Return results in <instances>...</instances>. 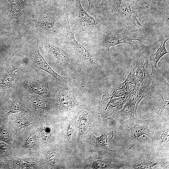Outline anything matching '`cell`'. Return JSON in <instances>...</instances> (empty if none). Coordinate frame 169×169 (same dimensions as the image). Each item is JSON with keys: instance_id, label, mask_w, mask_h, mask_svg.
Returning a JSON list of instances; mask_svg holds the SVG:
<instances>
[{"instance_id": "obj_1", "label": "cell", "mask_w": 169, "mask_h": 169, "mask_svg": "<svg viewBox=\"0 0 169 169\" xmlns=\"http://www.w3.org/2000/svg\"><path fill=\"white\" fill-rule=\"evenodd\" d=\"M115 24L140 33L143 26L138 19L136 7L139 5L133 0H106Z\"/></svg>"}, {"instance_id": "obj_2", "label": "cell", "mask_w": 169, "mask_h": 169, "mask_svg": "<svg viewBox=\"0 0 169 169\" xmlns=\"http://www.w3.org/2000/svg\"><path fill=\"white\" fill-rule=\"evenodd\" d=\"M99 39V44L105 48L109 52L112 46L120 44L132 45V42L134 40H138L149 45L140 33L116 24L103 30L100 35Z\"/></svg>"}, {"instance_id": "obj_3", "label": "cell", "mask_w": 169, "mask_h": 169, "mask_svg": "<svg viewBox=\"0 0 169 169\" xmlns=\"http://www.w3.org/2000/svg\"><path fill=\"white\" fill-rule=\"evenodd\" d=\"M38 41L32 40L26 44V51L31 63L35 67L43 70L53 76L58 81L65 79L56 73L49 65L41 54L38 46Z\"/></svg>"}, {"instance_id": "obj_4", "label": "cell", "mask_w": 169, "mask_h": 169, "mask_svg": "<svg viewBox=\"0 0 169 169\" xmlns=\"http://www.w3.org/2000/svg\"><path fill=\"white\" fill-rule=\"evenodd\" d=\"M126 166L131 169H152L158 165H169V158H161L155 154H140L126 160Z\"/></svg>"}, {"instance_id": "obj_5", "label": "cell", "mask_w": 169, "mask_h": 169, "mask_svg": "<svg viewBox=\"0 0 169 169\" xmlns=\"http://www.w3.org/2000/svg\"><path fill=\"white\" fill-rule=\"evenodd\" d=\"M75 9L73 29L78 33L87 31L96 24L95 18L83 8L81 0H75Z\"/></svg>"}, {"instance_id": "obj_6", "label": "cell", "mask_w": 169, "mask_h": 169, "mask_svg": "<svg viewBox=\"0 0 169 169\" xmlns=\"http://www.w3.org/2000/svg\"><path fill=\"white\" fill-rule=\"evenodd\" d=\"M154 119L153 116L144 120H140L136 117H133L123 121L126 127L130 129L131 137L132 140H137L141 136L145 135L153 141L154 139L148 126L149 124L153 122Z\"/></svg>"}, {"instance_id": "obj_7", "label": "cell", "mask_w": 169, "mask_h": 169, "mask_svg": "<svg viewBox=\"0 0 169 169\" xmlns=\"http://www.w3.org/2000/svg\"><path fill=\"white\" fill-rule=\"evenodd\" d=\"M149 65L148 58L142 53L137 54L132 59L131 66L135 74L141 84L145 85L153 84L152 79L148 72Z\"/></svg>"}, {"instance_id": "obj_8", "label": "cell", "mask_w": 169, "mask_h": 169, "mask_svg": "<svg viewBox=\"0 0 169 169\" xmlns=\"http://www.w3.org/2000/svg\"><path fill=\"white\" fill-rule=\"evenodd\" d=\"M132 97L129 95L112 98L102 99L98 106L99 112L102 117L112 116L121 110L126 103Z\"/></svg>"}, {"instance_id": "obj_9", "label": "cell", "mask_w": 169, "mask_h": 169, "mask_svg": "<svg viewBox=\"0 0 169 169\" xmlns=\"http://www.w3.org/2000/svg\"><path fill=\"white\" fill-rule=\"evenodd\" d=\"M169 39L168 38L164 41H161L160 46L157 51L155 53L151 55L148 58L149 65L152 68L150 75L152 79L153 83L154 82L161 81L162 80V77L161 70L157 67V64L161 57L169 53L167 51L165 46L166 42Z\"/></svg>"}, {"instance_id": "obj_10", "label": "cell", "mask_w": 169, "mask_h": 169, "mask_svg": "<svg viewBox=\"0 0 169 169\" xmlns=\"http://www.w3.org/2000/svg\"><path fill=\"white\" fill-rule=\"evenodd\" d=\"M154 101V105L151 113L154 119L162 116L169 120V101L166 100L162 93L155 90L151 95Z\"/></svg>"}, {"instance_id": "obj_11", "label": "cell", "mask_w": 169, "mask_h": 169, "mask_svg": "<svg viewBox=\"0 0 169 169\" xmlns=\"http://www.w3.org/2000/svg\"><path fill=\"white\" fill-rule=\"evenodd\" d=\"M139 103L132 97L126 103L121 110L115 112L111 116L115 121L120 122L133 117H136V110Z\"/></svg>"}, {"instance_id": "obj_12", "label": "cell", "mask_w": 169, "mask_h": 169, "mask_svg": "<svg viewBox=\"0 0 169 169\" xmlns=\"http://www.w3.org/2000/svg\"><path fill=\"white\" fill-rule=\"evenodd\" d=\"M113 136V131H112L111 137L109 138H108L107 135L105 134H102L100 136L96 137L92 133H90V136L93 141V144L97 150L104 154H109L113 156L122 157L117 151L115 150H111L108 147V140L112 139Z\"/></svg>"}, {"instance_id": "obj_13", "label": "cell", "mask_w": 169, "mask_h": 169, "mask_svg": "<svg viewBox=\"0 0 169 169\" xmlns=\"http://www.w3.org/2000/svg\"><path fill=\"white\" fill-rule=\"evenodd\" d=\"M152 141L155 147L158 150L169 152V129L168 125L160 131H154Z\"/></svg>"}, {"instance_id": "obj_14", "label": "cell", "mask_w": 169, "mask_h": 169, "mask_svg": "<svg viewBox=\"0 0 169 169\" xmlns=\"http://www.w3.org/2000/svg\"><path fill=\"white\" fill-rule=\"evenodd\" d=\"M45 46L50 55L55 61L63 65L69 64V57L64 50L49 43H46Z\"/></svg>"}, {"instance_id": "obj_15", "label": "cell", "mask_w": 169, "mask_h": 169, "mask_svg": "<svg viewBox=\"0 0 169 169\" xmlns=\"http://www.w3.org/2000/svg\"><path fill=\"white\" fill-rule=\"evenodd\" d=\"M123 83L127 90L128 95L131 97L135 95L140 87L141 83L136 76L134 69L131 65L130 72Z\"/></svg>"}, {"instance_id": "obj_16", "label": "cell", "mask_w": 169, "mask_h": 169, "mask_svg": "<svg viewBox=\"0 0 169 169\" xmlns=\"http://www.w3.org/2000/svg\"><path fill=\"white\" fill-rule=\"evenodd\" d=\"M56 21L49 14L46 13H41L35 22L36 26L47 31L55 32L54 25Z\"/></svg>"}, {"instance_id": "obj_17", "label": "cell", "mask_w": 169, "mask_h": 169, "mask_svg": "<svg viewBox=\"0 0 169 169\" xmlns=\"http://www.w3.org/2000/svg\"><path fill=\"white\" fill-rule=\"evenodd\" d=\"M60 103L61 106L65 109H69L74 107L77 100L72 92L61 89Z\"/></svg>"}, {"instance_id": "obj_18", "label": "cell", "mask_w": 169, "mask_h": 169, "mask_svg": "<svg viewBox=\"0 0 169 169\" xmlns=\"http://www.w3.org/2000/svg\"><path fill=\"white\" fill-rule=\"evenodd\" d=\"M128 95L127 90L123 83H117L112 87L102 98L111 99Z\"/></svg>"}, {"instance_id": "obj_19", "label": "cell", "mask_w": 169, "mask_h": 169, "mask_svg": "<svg viewBox=\"0 0 169 169\" xmlns=\"http://www.w3.org/2000/svg\"><path fill=\"white\" fill-rule=\"evenodd\" d=\"M26 86L29 91L36 94L44 95L49 92L46 85L40 82L29 81L26 84Z\"/></svg>"}, {"instance_id": "obj_20", "label": "cell", "mask_w": 169, "mask_h": 169, "mask_svg": "<svg viewBox=\"0 0 169 169\" xmlns=\"http://www.w3.org/2000/svg\"><path fill=\"white\" fill-rule=\"evenodd\" d=\"M18 71V69L16 68L9 70L3 77L0 84L1 87L3 88H7L10 87Z\"/></svg>"}, {"instance_id": "obj_21", "label": "cell", "mask_w": 169, "mask_h": 169, "mask_svg": "<svg viewBox=\"0 0 169 169\" xmlns=\"http://www.w3.org/2000/svg\"><path fill=\"white\" fill-rule=\"evenodd\" d=\"M25 4L24 0H13L11 8V12L13 18L17 19L21 10Z\"/></svg>"}, {"instance_id": "obj_22", "label": "cell", "mask_w": 169, "mask_h": 169, "mask_svg": "<svg viewBox=\"0 0 169 169\" xmlns=\"http://www.w3.org/2000/svg\"><path fill=\"white\" fill-rule=\"evenodd\" d=\"M88 115L87 112L84 111L80 115V123L79 127V136H82L84 133L86 126V117Z\"/></svg>"}, {"instance_id": "obj_23", "label": "cell", "mask_w": 169, "mask_h": 169, "mask_svg": "<svg viewBox=\"0 0 169 169\" xmlns=\"http://www.w3.org/2000/svg\"><path fill=\"white\" fill-rule=\"evenodd\" d=\"M89 3L88 7L86 10L88 11L99 8L106 0H88Z\"/></svg>"}, {"instance_id": "obj_24", "label": "cell", "mask_w": 169, "mask_h": 169, "mask_svg": "<svg viewBox=\"0 0 169 169\" xmlns=\"http://www.w3.org/2000/svg\"><path fill=\"white\" fill-rule=\"evenodd\" d=\"M33 105L36 108L43 109L46 107L45 103L41 99L38 98H34L32 101Z\"/></svg>"}, {"instance_id": "obj_25", "label": "cell", "mask_w": 169, "mask_h": 169, "mask_svg": "<svg viewBox=\"0 0 169 169\" xmlns=\"http://www.w3.org/2000/svg\"><path fill=\"white\" fill-rule=\"evenodd\" d=\"M19 163L22 166H29L33 163V161L30 158H26L21 159L19 161Z\"/></svg>"}, {"instance_id": "obj_26", "label": "cell", "mask_w": 169, "mask_h": 169, "mask_svg": "<svg viewBox=\"0 0 169 169\" xmlns=\"http://www.w3.org/2000/svg\"><path fill=\"white\" fill-rule=\"evenodd\" d=\"M35 141L34 135H32L29 137L26 142V146L28 148H31L34 145Z\"/></svg>"}, {"instance_id": "obj_27", "label": "cell", "mask_w": 169, "mask_h": 169, "mask_svg": "<svg viewBox=\"0 0 169 169\" xmlns=\"http://www.w3.org/2000/svg\"><path fill=\"white\" fill-rule=\"evenodd\" d=\"M74 127V124L72 120L70 121L67 129V135L68 137L70 138L72 135Z\"/></svg>"}, {"instance_id": "obj_28", "label": "cell", "mask_w": 169, "mask_h": 169, "mask_svg": "<svg viewBox=\"0 0 169 169\" xmlns=\"http://www.w3.org/2000/svg\"><path fill=\"white\" fill-rule=\"evenodd\" d=\"M57 156V154L55 152H53L49 154L47 157V160L50 163H54L55 162Z\"/></svg>"}, {"instance_id": "obj_29", "label": "cell", "mask_w": 169, "mask_h": 169, "mask_svg": "<svg viewBox=\"0 0 169 169\" xmlns=\"http://www.w3.org/2000/svg\"><path fill=\"white\" fill-rule=\"evenodd\" d=\"M9 136L8 132L5 130H3L0 131V139L6 140L8 139Z\"/></svg>"}, {"instance_id": "obj_30", "label": "cell", "mask_w": 169, "mask_h": 169, "mask_svg": "<svg viewBox=\"0 0 169 169\" xmlns=\"http://www.w3.org/2000/svg\"><path fill=\"white\" fill-rule=\"evenodd\" d=\"M16 124L20 127H23L26 124V121L22 119H18L16 121Z\"/></svg>"}, {"instance_id": "obj_31", "label": "cell", "mask_w": 169, "mask_h": 169, "mask_svg": "<svg viewBox=\"0 0 169 169\" xmlns=\"http://www.w3.org/2000/svg\"><path fill=\"white\" fill-rule=\"evenodd\" d=\"M19 105L17 104H13L10 107V110L11 111L14 112L19 109Z\"/></svg>"}, {"instance_id": "obj_32", "label": "cell", "mask_w": 169, "mask_h": 169, "mask_svg": "<svg viewBox=\"0 0 169 169\" xmlns=\"http://www.w3.org/2000/svg\"><path fill=\"white\" fill-rule=\"evenodd\" d=\"M44 139L45 140H47L49 139L50 135L49 133L45 132L44 134Z\"/></svg>"}, {"instance_id": "obj_33", "label": "cell", "mask_w": 169, "mask_h": 169, "mask_svg": "<svg viewBox=\"0 0 169 169\" xmlns=\"http://www.w3.org/2000/svg\"><path fill=\"white\" fill-rule=\"evenodd\" d=\"M0 148L3 150H6L8 148L6 145L3 143H0Z\"/></svg>"}, {"instance_id": "obj_34", "label": "cell", "mask_w": 169, "mask_h": 169, "mask_svg": "<svg viewBox=\"0 0 169 169\" xmlns=\"http://www.w3.org/2000/svg\"><path fill=\"white\" fill-rule=\"evenodd\" d=\"M135 3H137V4L140 5V0H133ZM169 1V0H167Z\"/></svg>"}, {"instance_id": "obj_35", "label": "cell", "mask_w": 169, "mask_h": 169, "mask_svg": "<svg viewBox=\"0 0 169 169\" xmlns=\"http://www.w3.org/2000/svg\"><path fill=\"white\" fill-rule=\"evenodd\" d=\"M131 0H125V1H131Z\"/></svg>"}, {"instance_id": "obj_36", "label": "cell", "mask_w": 169, "mask_h": 169, "mask_svg": "<svg viewBox=\"0 0 169 169\" xmlns=\"http://www.w3.org/2000/svg\"><path fill=\"white\" fill-rule=\"evenodd\" d=\"M124 0V1H125V0Z\"/></svg>"}, {"instance_id": "obj_37", "label": "cell", "mask_w": 169, "mask_h": 169, "mask_svg": "<svg viewBox=\"0 0 169 169\" xmlns=\"http://www.w3.org/2000/svg\"></svg>"}]
</instances>
